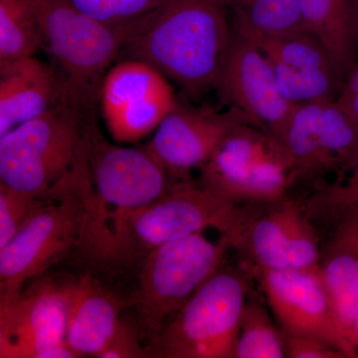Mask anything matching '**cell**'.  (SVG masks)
<instances>
[{
    "label": "cell",
    "instance_id": "1",
    "mask_svg": "<svg viewBox=\"0 0 358 358\" xmlns=\"http://www.w3.org/2000/svg\"><path fill=\"white\" fill-rule=\"evenodd\" d=\"M231 33L225 0H169L136 26L120 61L148 63L187 95H199L213 89Z\"/></svg>",
    "mask_w": 358,
    "mask_h": 358
},
{
    "label": "cell",
    "instance_id": "2",
    "mask_svg": "<svg viewBox=\"0 0 358 358\" xmlns=\"http://www.w3.org/2000/svg\"><path fill=\"white\" fill-rule=\"evenodd\" d=\"M91 113L63 101L0 136V182L40 199L78 196L87 206Z\"/></svg>",
    "mask_w": 358,
    "mask_h": 358
},
{
    "label": "cell",
    "instance_id": "3",
    "mask_svg": "<svg viewBox=\"0 0 358 358\" xmlns=\"http://www.w3.org/2000/svg\"><path fill=\"white\" fill-rule=\"evenodd\" d=\"M265 206L230 203L192 179L174 181L159 199L119 219L94 260L115 267L141 264L160 245L207 229L229 238L234 248L250 221Z\"/></svg>",
    "mask_w": 358,
    "mask_h": 358
},
{
    "label": "cell",
    "instance_id": "4",
    "mask_svg": "<svg viewBox=\"0 0 358 358\" xmlns=\"http://www.w3.org/2000/svg\"><path fill=\"white\" fill-rule=\"evenodd\" d=\"M38 20L40 49L57 75L66 102L93 110L103 77L120 61L136 26H113L64 0H30Z\"/></svg>",
    "mask_w": 358,
    "mask_h": 358
},
{
    "label": "cell",
    "instance_id": "5",
    "mask_svg": "<svg viewBox=\"0 0 358 358\" xmlns=\"http://www.w3.org/2000/svg\"><path fill=\"white\" fill-rule=\"evenodd\" d=\"M92 114L87 122L92 194L79 248L94 260L119 219L159 199L174 180L145 147H119L106 140Z\"/></svg>",
    "mask_w": 358,
    "mask_h": 358
},
{
    "label": "cell",
    "instance_id": "6",
    "mask_svg": "<svg viewBox=\"0 0 358 358\" xmlns=\"http://www.w3.org/2000/svg\"><path fill=\"white\" fill-rule=\"evenodd\" d=\"M200 171V185L236 205L277 203L298 185L287 145L249 124L235 127Z\"/></svg>",
    "mask_w": 358,
    "mask_h": 358
},
{
    "label": "cell",
    "instance_id": "7",
    "mask_svg": "<svg viewBox=\"0 0 358 358\" xmlns=\"http://www.w3.org/2000/svg\"><path fill=\"white\" fill-rule=\"evenodd\" d=\"M249 296V281L242 271L219 268L148 343V355L235 358L240 322Z\"/></svg>",
    "mask_w": 358,
    "mask_h": 358
},
{
    "label": "cell",
    "instance_id": "8",
    "mask_svg": "<svg viewBox=\"0 0 358 358\" xmlns=\"http://www.w3.org/2000/svg\"><path fill=\"white\" fill-rule=\"evenodd\" d=\"M230 249L229 238L212 241L199 232L160 245L145 257L131 300L141 334L148 343L217 272Z\"/></svg>",
    "mask_w": 358,
    "mask_h": 358
},
{
    "label": "cell",
    "instance_id": "9",
    "mask_svg": "<svg viewBox=\"0 0 358 358\" xmlns=\"http://www.w3.org/2000/svg\"><path fill=\"white\" fill-rule=\"evenodd\" d=\"M296 166L298 185L315 190L341 180L358 162V119L336 101L296 105L284 140Z\"/></svg>",
    "mask_w": 358,
    "mask_h": 358
},
{
    "label": "cell",
    "instance_id": "10",
    "mask_svg": "<svg viewBox=\"0 0 358 358\" xmlns=\"http://www.w3.org/2000/svg\"><path fill=\"white\" fill-rule=\"evenodd\" d=\"M87 224L83 199L49 200L0 249V296L15 294L79 248Z\"/></svg>",
    "mask_w": 358,
    "mask_h": 358
},
{
    "label": "cell",
    "instance_id": "11",
    "mask_svg": "<svg viewBox=\"0 0 358 358\" xmlns=\"http://www.w3.org/2000/svg\"><path fill=\"white\" fill-rule=\"evenodd\" d=\"M213 89L249 124L284 143L296 106L282 95L267 56L233 29Z\"/></svg>",
    "mask_w": 358,
    "mask_h": 358
},
{
    "label": "cell",
    "instance_id": "12",
    "mask_svg": "<svg viewBox=\"0 0 358 358\" xmlns=\"http://www.w3.org/2000/svg\"><path fill=\"white\" fill-rule=\"evenodd\" d=\"M106 128L117 143L154 133L178 103L171 81L148 63L117 61L101 84L98 99Z\"/></svg>",
    "mask_w": 358,
    "mask_h": 358
},
{
    "label": "cell",
    "instance_id": "13",
    "mask_svg": "<svg viewBox=\"0 0 358 358\" xmlns=\"http://www.w3.org/2000/svg\"><path fill=\"white\" fill-rule=\"evenodd\" d=\"M249 268L312 270L322 250L317 226L293 197L263 207L234 245Z\"/></svg>",
    "mask_w": 358,
    "mask_h": 358
},
{
    "label": "cell",
    "instance_id": "14",
    "mask_svg": "<svg viewBox=\"0 0 358 358\" xmlns=\"http://www.w3.org/2000/svg\"><path fill=\"white\" fill-rule=\"evenodd\" d=\"M67 313L61 282L42 279L0 296V357L42 358L65 345Z\"/></svg>",
    "mask_w": 358,
    "mask_h": 358
},
{
    "label": "cell",
    "instance_id": "15",
    "mask_svg": "<svg viewBox=\"0 0 358 358\" xmlns=\"http://www.w3.org/2000/svg\"><path fill=\"white\" fill-rule=\"evenodd\" d=\"M262 287L271 312L282 331L324 339L358 358V352L339 331L317 268H250Z\"/></svg>",
    "mask_w": 358,
    "mask_h": 358
},
{
    "label": "cell",
    "instance_id": "16",
    "mask_svg": "<svg viewBox=\"0 0 358 358\" xmlns=\"http://www.w3.org/2000/svg\"><path fill=\"white\" fill-rule=\"evenodd\" d=\"M240 124L248 122L235 110L218 112L178 101L145 148L174 181L190 180L192 171L201 169L223 138Z\"/></svg>",
    "mask_w": 358,
    "mask_h": 358
},
{
    "label": "cell",
    "instance_id": "17",
    "mask_svg": "<svg viewBox=\"0 0 358 358\" xmlns=\"http://www.w3.org/2000/svg\"><path fill=\"white\" fill-rule=\"evenodd\" d=\"M252 40L270 60L282 95L294 106L334 101L345 77L331 54L307 31Z\"/></svg>",
    "mask_w": 358,
    "mask_h": 358
},
{
    "label": "cell",
    "instance_id": "18",
    "mask_svg": "<svg viewBox=\"0 0 358 358\" xmlns=\"http://www.w3.org/2000/svg\"><path fill=\"white\" fill-rule=\"evenodd\" d=\"M66 303V341L81 357H98L114 336L121 312L133 306L90 274L61 282Z\"/></svg>",
    "mask_w": 358,
    "mask_h": 358
},
{
    "label": "cell",
    "instance_id": "19",
    "mask_svg": "<svg viewBox=\"0 0 358 358\" xmlns=\"http://www.w3.org/2000/svg\"><path fill=\"white\" fill-rule=\"evenodd\" d=\"M63 101L62 87L50 64L29 57L0 66V136Z\"/></svg>",
    "mask_w": 358,
    "mask_h": 358
},
{
    "label": "cell",
    "instance_id": "20",
    "mask_svg": "<svg viewBox=\"0 0 358 358\" xmlns=\"http://www.w3.org/2000/svg\"><path fill=\"white\" fill-rule=\"evenodd\" d=\"M306 31L326 47L343 76L358 59L357 1L300 0Z\"/></svg>",
    "mask_w": 358,
    "mask_h": 358
},
{
    "label": "cell",
    "instance_id": "21",
    "mask_svg": "<svg viewBox=\"0 0 358 358\" xmlns=\"http://www.w3.org/2000/svg\"><path fill=\"white\" fill-rule=\"evenodd\" d=\"M317 272L339 331L352 345L358 317L357 250L329 241L322 250Z\"/></svg>",
    "mask_w": 358,
    "mask_h": 358
},
{
    "label": "cell",
    "instance_id": "22",
    "mask_svg": "<svg viewBox=\"0 0 358 358\" xmlns=\"http://www.w3.org/2000/svg\"><path fill=\"white\" fill-rule=\"evenodd\" d=\"M231 27L247 38L306 31L300 0H225Z\"/></svg>",
    "mask_w": 358,
    "mask_h": 358
},
{
    "label": "cell",
    "instance_id": "23",
    "mask_svg": "<svg viewBox=\"0 0 358 358\" xmlns=\"http://www.w3.org/2000/svg\"><path fill=\"white\" fill-rule=\"evenodd\" d=\"M38 49V20L31 1L0 0V66L33 57Z\"/></svg>",
    "mask_w": 358,
    "mask_h": 358
},
{
    "label": "cell",
    "instance_id": "24",
    "mask_svg": "<svg viewBox=\"0 0 358 358\" xmlns=\"http://www.w3.org/2000/svg\"><path fill=\"white\" fill-rule=\"evenodd\" d=\"M281 329L268 308L250 294L240 322L235 358H285Z\"/></svg>",
    "mask_w": 358,
    "mask_h": 358
},
{
    "label": "cell",
    "instance_id": "25",
    "mask_svg": "<svg viewBox=\"0 0 358 358\" xmlns=\"http://www.w3.org/2000/svg\"><path fill=\"white\" fill-rule=\"evenodd\" d=\"M303 204L313 222L334 227L358 208V162L345 178L315 190Z\"/></svg>",
    "mask_w": 358,
    "mask_h": 358
},
{
    "label": "cell",
    "instance_id": "26",
    "mask_svg": "<svg viewBox=\"0 0 358 358\" xmlns=\"http://www.w3.org/2000/svg\"><path fill=\"white\" fill-rule=\"evenodd\" d=\"M80 13L113 26L140 23L169 0H64Z\"/></svg>",
    "mask_w": 358,
    "mask_h": 358
},
{
    "label": "cell",
    "instance_id": "27",
    "mask_svg": "<svg viewBox=\"0 0 358 358\" xmlns=\"http://www.w3.org/2000/svg\"><path fill=\"white\" fill-rule=\"evenodd\" d=\"M49 200L36 199L0 182V249Z\"/></svg>",
    "mask_w": 358,
    "mask_h": 358
},
{
    "label": "cell",
    "instance_id": "28",
    "mask_svg": "<svg viewBox=\"0 0 358 358\" xmlns=\"http://www.w3.org/2000/svg\"><path fill=\"white\" fill-rule=\"evenodd\" d=\"M287 358H348L345 353L324 339L282 331Z\"/></svg>",
    "mask_w": 358,
    "mask_h": 358
},
{
    "label": "cell",
    "instance_id": "29",
    "mask_svg": "<svg viewBox=\"0 0 358 358\" xmlns=\"http://www.w3.org/2000/svg\"><path fill=\"white\" fill-rule=\"evenodd\" d=\"M141 331L129 322L121 320L114 336L103 348L99 358H145L150 357L147 348L140 341Z\"/></svg>",
    "mask_w": 358,
    "mask_h": 358
},
{
    "label": "cell",
    "instance_id": "30",
    "mask_svg": "<svg viewBox=\"0 0 358 358\" xmlns=\"http://www.w3.org/2000/svg\"><path fill=\"white\" fill-rule=\"evenodd\" d=\"M331 242L358 251V208L334 226Z\"/></svg>",
    "mask_w": 358,
    "mask_h": 358
},
{
    "label": "cell",
    "instance_id": "31",
    "mask_svg": "<svg viewBox=\"0 0 358 358\" xmlns=\"http://www.w3.org/2000/svg\"><path fill=\"white\" fill-rule=\"evenodd\" d=\"M336 103L358 119V59L345 78Z\"/></svg>",
    "mask_w": 358,
    "mask_h": 358
},
{
    "label": "cell",
    "instance_id": "32",
    "mask_svg": "<svg viewBox=\"0 0 358 358\" xmlns=\"http://www.w3.org/2000/svg\"><path fill=\"white\" fill-rule=\"evenodd\" d=\"M352 343L353 348H355L358 352V317L357 322H355V327H353Z\"/></svg>",
    "mask_w": 358,
    "mask_h": 358
},
{
    "label": "cell",
    "instance_id": "33",
    "mask_svg": "<svg viewBox=\"0 0 358 358\" xmlns=\"http://www.w3.org/2000/svg\"><path fill=\"white\" fill-rule=\"evenodd\" d=\"M357 1V44H358V0Z\"/></svg>",
    "mask_w": 358,
    "mask_h": 358
}]
</instances>
